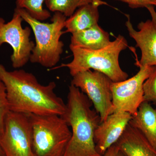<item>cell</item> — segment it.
I'll return each instance as SVG.
<instances>
[{"mask_svg": "<svg viewBox=\"0 0 156 156\" xmlns=\"http://www.w3.org/2000/svg\"><path fill=\"white\" fill-rule=\"evenodd\" d=\"M0 81L5 87L10 111L36 115L64 114L66 104L54 92L55 82L42 85L32 73L23 69L9 71L1 63Z\"/></svg>", "mask_w": 156, "mask_h": 156, "instance_id": "obj_1", "label": "cell"}, {"mask_svg": "<svg viewBox=\"0 0 156 156\" xmlns=\"http://www.w3.org/2000/svg\"><path fill=\"white\" fill-rule=\"evenodd\" d=\"M64 114L61 116L72 129V136L63 156H101L98 153L94 134L101 122L92 104L80 90L71 84Z\"/></svg>", "mask_w": 156, "mask_h": 156, "instance_id": "obj_2", "label": "cell"}, {"mask_svg": "<svg viewBox=\"0 0 156 156\" xmlns=\"http://www.w3.org/2000/svg\"><path fill=\"white\" fill-rule=\"evenodd\" d=\"M128 46L127 40L121 35L107 47L98 50L70 45L72 61L54 69L67 68L73 77L78 73L92 69L104 74L113 82H121L127 80L128 75L120 67L119 57Z\"/></svg>", "mask_w": 156, "mask_h": 156, "instance_id": "obj_3", "label": "cell"}, {"mask_svg": "<svg viewBox=\"0 0 156 156\" xmlns=\"http://www.w3.org/2000/svg\"><path fill=\"white\" fill-rule=\"evenodd\" d=\"M23 19L30 26L35 38V47L30 61L46 68L54 67L58 63L63 53L64 44L60 37L65 33L66 17L55 12L50 23L42 22L34 18L25 9H15Z\"/></svg>", "mask_w": 156, "mask_h": 156, "instance_id": "obj_4", "label": "cell"}, {"mask_svg": "<svg viewBox=\"0 0 156 156\" xmlns=\"http://www.w3.org/2000/svg\"><path fill=\"white\" fill-rule=\"evenodd\" d=\"M35 156H63L72 136L69 126L59 115L28 114Z\"/></svg>", "mask_w": 156, "mask_h": 156, "instance_id": "obj_5", "label": "cell"}, {"mask_svg": "<svg viewBox=\"0 0 156 156\" xmlns=\"http://www.w3.org/2000/svg\"><path fill=\"white\" fill-rule=\"evenodd\" d=\"M1 143L5 156H35L28 114L8 113L1 134Z\"/></svg>", "mask_w": 156, "mask_h": 156, "instance_id": "obj_6", "label": "cell"}, {"mask_svg": "<svg viewBox=\"0 0 156 156\" xmlns=\"http://www.w3.org/2000/svg\"><path fill=\"white\" fill-rule=\"evenodd\" d=\"M71 83L84 93L94 105L101 122L112 114L113 82L104 74L91 70L78 73L73 77Z\"/></svg>", "mask_w": 156, "mask_h": 156, "instance_id": "obj_7", "label": "cell"}, {"mask_svg": "<svg viewBox=\"0 0 156 156\" xmlns=\"http://www.w3.org/2000/svg\"><path fill=\"white\" fill-rule=\"evenodd\" d=\"M20 14L14 10L12 19L6 23L0 17V46L9 44L13 50L11 56L12 66L15 69L23 67L30 59L35 44L30 39L31 28H23Z\"/></svg>", "mask_w": 156, "mask_h": 156, "instance_id": "obj_8", "label": "cell"}, {"mask_svg": "<svg viewBox=\"0 0 156 156\" xmlns=\"http://www.w3.org/2000/svg\"><path fill=\"white\" fill-rule=\"evenodd\" d=\"M139 71L130 79L112 84V113L124 112L134 115L144 101V83L152 71L153 66H139Z\"/></svg>", "mask_w": 156, "mask_h": 156, "instance_id": "obj_9", "label": "cell"}, {"mask_svg": "<svg viewBox=\"0 0 156 156\" xmlns=\"http://www.w3.org/2000/svg\"><path fill=\"white\" fill-rule=\"evenodd\" d=\"M126 16L127 20L125 24L128 33L141 51V58L136 62V66H156V23L152 20L141 21L138 23V30H136L133 27L130 16Z\"/></svg>", "mask_w": 156, "mask_h": 156, "instance_id": "obj_10", "label": "cell"}, {"mask_svg": "<svg viewBox=\"0 0 156 156\" xmlns=\"http://www.w3.org/2000/svg\"><path fill=\"white\" fill-rule=\"evenodd\" d=\"M131 118L132 115L129 113L115 112L98 125L94 138L96 151L101 156H103L120 139Z\"/></svg>", "mask_w": 156, "mask_h": 156, "instance_id": "obj_11", "label": "cell"}, {"mask_svg": "<svg viewBox=\"0 0 156 156\" xmlns=\"http://www.w3.org/2000/svg\"><path fill=\"white\" fill-rule=\"evenodd\" d=\"M117 146L126 156H156V150L139 130L128 124Z\"/></svg>", "mask_w": 156, "mask_h": 156, "instance_id": "obj_12", "label": "cell"}, {"mask_svg": "<svg viewBox=\"0 0 156 156\" xmlns=\"http://www.w3.org/2000/svg\"><path fill=\"white\" fill-rule=\"evenodd\" d=\"M108 5L102 0H92L91 3L80 7L72 16L66 19L65 33L72 34L85 30L98 24L100 6Z\"/></svg>", "mask_w": 156, "mask_h": 156, "instance_id": "obj_13", "label": "cell"}, {"mask_svg": "<svg viewBox=\"0 0 156 156\" xmlns=\"http://www.w3.org/2000/svg\"><path fill=\"white\" fill-rule=\"evenodd\" d=\"M129 124L139 130L156 150V108L150 102L144 101Z\"/></svg>", "mask_w": 156, "mask_h": 156, "instance_id": "obj_14", "label": "cell"}, {"mask_svg": "<svg viewBox=\"0 0 156 156\" xmlns=\"http://www.w3.org/2000/svg\"><path fill=\"white\" fill-rule=\"evenodd\" d=\"M111 42L108 33L97 24L72 34L70 45L91 50H98L107 47Z\"/></svg>", "mask_w": 156, "mask_h": 156, "instance_id": "obj_15", "label": "cell"}, {"mask_svg": "<svg viewBox=\"0 0 156 156\" xmlns=\"http://www.w3.org/2000/svg\"><path fill=\"white\" fill-rule=\"evenodd\" d=\"M92 0H45L46 6L49 11L59 12L69 17L77 9L92 2Z\"/></svg>", "mask_w": 156, "mask_h": 156, "instance_id": "obj_16", "label": "cell"}, {"mask_svg": "<svg viewBox=\"0 0 156 156\" xmlns=\"http://www.w3.org/2000/svg\"><path fill=\"white\" fill-rule=\"evenodd\" d=\"M45 0H16L17 9H25L32 17L41 21L51 17L48 10L44 8Z\"/></svg>", "mask_w": 156, "mask_h": 156, "instance_id": "obj_17", "label": "cell"}, {"mask_svg": "<svg viewBox=\"0 0 156 156\" xmlns=\"http://www.w3.org/2000/svg\"><path fill=\"white\" fill-rule=\"evenodd\" d=\"M144 101L152 102L156 106V66L144 83Z\"/></svg>", "mask_w": 156, "mask_h": 156, "instance_id": "obj_18", "label": "cell"}, {"mask_svg": "<svg viewBox=\"0 0 156 156\" xmlns=\"http://www.w3.org/2000/svg\"><path fill=\"white\" fill-rule=\"evenodd\" d=\"M10 111L5 85L0 81V131L2 132L5 118Z\"/></svg>", "mask_w": 156, "mask_h": 156, "instance_id": "obj_19", "label": "cell"}, {"mask_svg": "<svg viewBox=\"0 0 156 156\" xmlns=\"http://www.w3.org/2000/svg\"><path fill=\"white\" fill-rule=\"evenodd\" d=\"M127 4L132 9L146 8L148 6L156 7V0H115Z\"/></svg>", "mask_w": 156, "mask_h": 156, "instance_id": "obj_20", "label": "cell"}, {"mask_svg": "<svg viewBox=\"0 0 156 156\" xmlns=\"http://www.w3.org/2000/svg\"><path fill=\"white\" fill-rule=\"evenodd\" d=\"M107 156H126L115 144L105 153Z\"/></svg>", "mask_w": 156, "mask_h": 156, "instance_id": "obj_21", "label": "cell"}, {"mask_svg": "<svg viewBox=\"0 0 156 156\" xmlns=\"http://www.w3.org/2000/svg\"><path fill=\"white\" fill-rule=\"evenodd\" d=\"M146 9L151 14L152 20L156 23V11L155 10L154 7L152 6H148L147 7Z\"/></svg>", "mask_w": 156, "mask_h": 156, "instance_id": "obj_22", "label": "cell"}, {"mask_svg": "<svg viewBox=\"0 0 156 156\" xmlns=\"http://www.w3.org/2000/svg\"><path fill=\"white\" fill-rule=\"evenodd\" d=\"M1 134H2V133H1V131H0V156H5V153H4V151H3L2 147V145H1Z\"/></svg>", "mask_w": 156, "mask_h": 156, "instance_id": "obj_23", "label": "cell"}, {"mask_svg": "<svg viewBox=\"0 0 156 156\" xmlns=\"http://www.w3.org/2000/svg\"><path fill=\"white\" fill-rule=\"evenodd\" d=\"M103 156H107L106 154L105 153L104 155Z\"/></svg>", "mask_w": 156, "mask_h": 156, "instance_id": "obj_24", "label": "cell"}]
</instances>
